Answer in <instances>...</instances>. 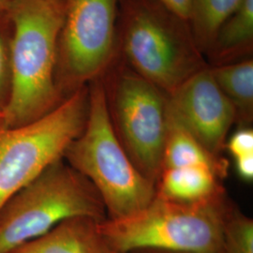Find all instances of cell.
<instances>
[{
	"label": "cell",
	"instance_id": "1",
	"mask_svg": "<svg viewBox=\"0 0 253 253\" xmlns=\"http://www.w3.org/2000/svg\"><path fill=\"white\" fill-rule=\"evenodd\" d=\"M9 15L11 85L4 126L14 127L45 116L66 99L55 78L63 9L48 0H14Z\"/></svg>",
	"mask_w": 253,
	"mask_h": 253
},
{
	"label": "cell",
	"instance_id": "2",
	"mask_svg": "<svg viewBox=\"0 0 253 253\" xmlns=\"http://www.w3.org/2000/svg\"><path fill=\"white\" fill-rule=\"evenodd\" d=\"M118 47L131 70L167 95L208 66L189 22L157 0H119Z\"/></svg>",
	"mask_w": 253,
	"mask_h": 253
},
{
	"label": "cell",
	"instance_id": "3",
	"mask_svg": "<svg viewBox=\"0 0 253 253\" xmlns=\"http://www.w3.org/2000/svg\"><path fill=\"white\" fill-rule=\"evenodd\" d=\"M231 206L225 192L198 203L176 202L156 194L146 207L131 215L100 221L99 230L109 248L120 253H220L223 223Z\"/></svg>",
	"mask_w": 253,
	"mask_h": 253
},
{
	"label": "cell",
	"instance_id": "4",
	"mask_svg": "<svg viewBox=\"0 0 253 253\" xmlns=\"http://www.w3.org/2000/svg\"><path fill=\"white\" fill-rule=\"evenodd\" d=\"M63 159L99 192L107 218L131 215L156 195V185L129 160L112 126L102 78L88 84V114Z\"/></svg>",
	"mask_w": 253,
	"mask_h": 253
},
{
	"label": "cell",
	"instance_id": "5",
	"mask_svg": "<svg viewBox=\"0 0 253 253\" xmlns=\"http://www.w3.org/2000/svg\"><path fill=\"white\" fill-rule=\"evenodd\" d=\"M77 217L102 221L107 213L90 181L61 159L0 209V253H10Z\"/></svg>",
	"mask_w": 253,
	"mask_h": 253
},
{
	"label": "cell",
	"instance_id": "6",
	"mask_svg": "<svg viewBox=\"0 0 253 253\" xmlns=\"http://www.w3.org/2000/svg\"><path fill=\"white\" fill-rule=\"evenodd\" d=\"M88 114V84L35 121L0 128V209L64 153L80 135Z\"/></svg>",
	"mask_w": 253,
	"mask_h": 253
},
{
	"label": "cell",
	"instance_id": "7",
	"mask_svg": "<svg viewBox=\"0 0 253 253\" xmlns=\"http://www.w3.org/2000/svg\"><path fill=\"white\" fill-rule=\"evenodd\" d=\"M103 75L112 126L129 160L156 185L163 171L168 95L131 70L124 60Z\"/></svg>",
	"mask_w": 253,
	"mask_h": 253
},
{
	"label": "cell",
	"instance_id": "8",
	"mask_svg": "<svg viewBox=\"0 0 253 253\" xmlns=\"http://www.w3.org/2000/svg\"><path fill=\"white\" fill-rule=\"evenodd\" d=\"M119 0H66L56 84L64 98L103 76L117 58Z\"/></svg>",
	"mask_w": 253,
	"mask_h": 253
},
{
	"label": "cell",
	"instance_id": "9",
	"mask_svg": "<svg viewBox=\"0 0 253 253\" xmlns=\"http://www.w3.org/2000/svg\"><path fill=\"white\" fill-rule=\"evenodd\" d=\"M168 107L209 153L222 159L227 136L236 123V114L218 87L209 66L168 95Z\"/></svg>",
	"mask_w": 253,
	"mask_h": 253
},
{
	"label": "cell",
	"instance_id": "10",
	"mask_svg": "<svg viewBox=\"0 0 253 253\" xmlns=\"http://www.w3.org/2000/svg\"><path fill=\"white\" fill-rule=\"evenodd\" d=\"M100 222L88 217L67 219L10 253H107L109 247L100 235Z\"/></svg>",
	"mask_w": 253,
	"mask_h": 253
},
{
	"label": "cell",
	"instance_id": "11",
	"mask_svg": "<svg viewBox=\"0 0 253 253\" xmlns=\"http://www.w3.org/2000/svg\"><path fill=\"white\" fill-rule=\"evenodd\" d=\"M219 179L217 172L207 165L167 168L156 183V194L176 202H204L225 192Z\"/></svg>",
	"mask_w": 253,
	"mask_h": 253
},
{
	"label": "cell",
	"instance_id": "12",
	"mask_svg": "<svg viewBox=\"0 0 253 253\" xmlns=\"http://www.w3.org/2000/svg\"><path fill=\"white\" fill-rule=\"evenodd\" d=\"M253 48V0H243L218 28L206 54L209 67L249 59Z\"/></svg>",
	"mask_w": 253,
	"mask_h": 253
},
{
	"label": "cell",
	"instance_id": "13",
	"mask_svg": "<svg viewBox=\"0 0 253 253\" xmlns=\"http://www.w3.org/2000/svg\"><path fill=\"white\" fill-rule=\"evenodd\" d=\"M207 165L220 178L227 173V162L208 152L167 107V129L163 148V170L167 168ZM163 172V171H162Z\"/></svg>",
	"mask_w": 253,
	"mask_h": 253
},
{
	"label": "cell",
	"instance_id": "14",
	"mask_svg": "<svg viewBox=\"0 0 253 253\" xmlns=\"http://www.w3.org/2000/svg\"><path fill=\"white\" fill-rule=\"evenodd\" d=\"M220 90L234 106L236 123L249 126L253 121V60L209 67Z\"/></svg>",
	"mask_w": 253,
	"mask_h": 253
},
{
	"label": "cell",
	"instance_id": "15",
	"mask_svg": "<svg viewBox=\"0 0 253 253\" xmlns=\"http://www.w3.org/2000/svg\"><path fill=\"white\" fill-rule=\"evenodd\" d=\"M243 0H191L190 29L200 52L207 54L218 28Z\"/></svg>",
	"mask_w": 253,
	"mask_h": 253
},
{
	"label": "cell",
	"instance_id": "16",
	"mask_svg": "<svg viewBox=\"0 0 253 253\" xmlns=\"http://www.w3.org/2000/svg\"><path fill=\"white\" fill-rule=\"evenodd\" d=\"M220 253H253V219L233 205L224 219Z\"/></svg>",
	"mask_w": 253,
	"mask_h": 253
},
{
	"label": "cell",
	"instance_id": "17",
	"mask_svg": "<svg viewBox=\"0 0 253 253\" xmlns=\"http://www.w3.org/2000/svg\"><path fill=\"white\" fill-rule=\"evenodd\" d=\"M12 26L9 12L0 13V112L8 105L11 85L10 42Z\"/></svg>",
	"mask_w": 253,
	"mask_h": 253
},
{
	"label": "cell",
	"instance_id": "18",
	"mask_svg": "<svg viewBox=\"0 0 253 253\" xmlns=\"http://www.w3.org/2000/svg\"><path fill=\"white\" fill-rule=\"evenodd\" d=\"M235 159L253 154V130L250 126H240L233 135L227 139L224 150Z\"/></svg>",
	"mask_w": 253,
	"mask_h": 253
},
{
	"label": "cell",
	"instance_id": "19",
	"mask_svg": "<svg viewBox=\"0 0 253 253\" xmlns=\"http://www.w3.org/2000/svg\"><path fill=\"white\" fill-rule=\"evenodd\" d=\"M174 14L189 22L191 10V0H157Z\"/></svg>",
	"mask_w": 253,
	"mask_h": 253
},
{
	"label": "cell",
	"instance_id": "20",
	"mask_svg": "<svg viewBox=\"0 0 253 253\" xmlns=\"http://www.w3.org/2000/svg\"><path fill=\"white\" fill-rule=\"evenodd\" d=\"M235 171L242 180H253V154L235 158Z\"/></svg>",
	"mask_w": 253,
	"mask_h": 253
},
{
	"label": "cell",
	"instance_id": "21",
	"mask_svg": "<svg viewBox=\"0 0 253 253\" xmlns=\"http://www.w3.org/2000/svg\"><path fill=\"white\" fill-rule=\"evenodd\" d=\"M14 0H0V13L9 12Z\"/></svg>",
	"mask_w": 253,
	"mask_h": 253
},
{
	"label": "cell",
	"instance_id": "22",
	"mask_svg": "<svg viewBox=\"0 0 253 253\" xmlns=\"http://www.w3.org/2000/svg\"><path fill=\"white\" fill-rule=\"evenodd\" d=\"M129 253H179V252H169V251H160V250H139Z\"/></svg>",
	"mask_w": 253,
	"mask_h": 253
},
{
	"label": "cell",
	"instance_id": "23",
	"mask_svg": "<svg viewBox=\"0 0 253 253\" xmlns=\"http://www.w3.org/2000/svg\"><path fill=\"white\" fill-rule=\"evenodd\" d=\"M48 1H50V2H52V3H54L55 5L59 6L60 8L64 9V5H65V1L66 0H48Z\"/></svg>",
	"mask_w": 253,
	"mask_h": 253
},
{
	"label": "cell",
	"instance_id": "24",
	"mask_svg": "<svg viewBox=\"0 0 253 253\" xmlns=\"http://www.w3.org/2000/svg\"><path fill=\"white\" fill-rule=\"evenodd\" d=\"M4 126V113L0 112V128Z\"/></svg>",
	"mask_w": 253,
	"mask_h": 253
},
{
	"label": "cell",
	"instance_id": "25",
	"mask_svg": "<svg viewBox=\"0 0 253 253\" xmlns=\"http://www.w3.org/2000/svg\"><path fill=\"white\" fill-rule=\"evenodd\" d=\"M120 253V252H117V251H114V250H111L110 248H109L108 253Z\"/></svg>",
	"mask_w": 253,
	"mask_h": 253
}]
</instances>
